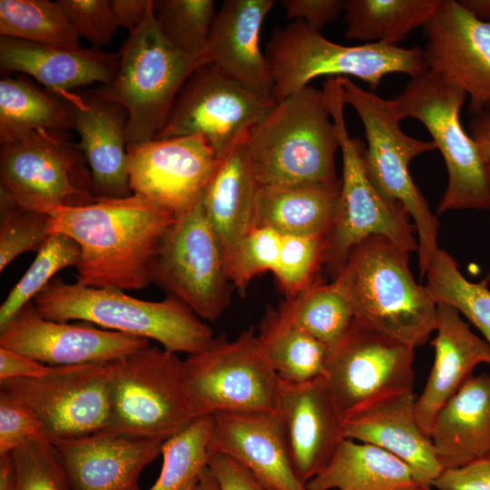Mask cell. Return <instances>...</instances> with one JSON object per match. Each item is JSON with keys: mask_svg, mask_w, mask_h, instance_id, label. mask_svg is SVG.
I'll use <instances>...</instances> for the list:
<instances>
[{"mask_svg": "<svg viewBox=\"0 0 490 490\" xmlns=\"http://www.w3.org/2000/svg\"><path fill=\"white\" fill-rule=\"evenodd\" d=\"M49 230L81 248L77 282L93 288L141 290L151 284L160 242L176 220L152 202L132 194L49 212Z\"/></svg>", "mask_w": 490, "mask_h": 490, "instance_id": "6da1fadb", "label": "cell"}, {"mask_svg": "<svg viewBox=\"0 0 490 490\" xmlns=\"http://www.w3.org/2000/svg\"><path fill=\"white\" fill-rule=\"evenodd\" d=\"M354 317L412 348L435 331L437 305L409 269V253L383 236H371L349 252L332 279Z\"/></svg>", "mask_w": 490, "mask_h": 490, "instance_id": "7a4b0ae2", "label": "cell"}, {"mask_svg": "<svg viewBox=\"0 0 490 490\" xmlns=\"http://www.w3.org/2000/svg\"><path fill=\"white\" fill-rule=\"evenodd\" d=\"M246 145L260 186L336 184L337 130L323 90L308 85L274 103Z\"/></svg>", "mask_w": 490, "mask_h": 490, "instance_id": "3957f363", "label": "cell"}, {"mask_svg": "<svg viewBox=\"0 0 490 490\" xmlns=\"http://www.w3.org/2000/svg\"><path fill=\"white\" fill-rule=\"evenodd\" d=\"M45 318L81 320L127 335L152 339L172 353L189 356L203 350L213 331L174 297L148 301L115 288H93L54 278L34 299Z\"/></svg>", "mask_w": 490, "mask_h": 490, "instance_id": "277c9868", "label": "cell"}, {"mask_svg": "<svg viewBox=\"0 0 490 490\" xmlns=\"http://www.w3.org/2000/svg\"><path fill=\"white\" fill-rule=\"evenodd\" d=\"M265 55L271 72L274 103L321 76L355 77L375 90L389 74H405L413 78L428 71L419 47L382 43L343 45L327 39L302 20L276 28Z\"/></svg>", "mask_w": 490, "mask_h": 490, "instance_id": "5b68a950", "label": "cell"}, {"mask_svg": "<svg viewBox=\"0 0 490 490\" xmlns=\"http://www.w3.org/2000/svg\"><path fill=\"white\" fill-rule=\"evenodd\" d=\"M118 54L116 76L94 91L126 110L127 144L154 139L187 79L211 62L183 54L165 38L153 13V0L145 18L129 33Z\"/></svg>", "mask_w": 490, "mask_h": 490, "instance_id": "8992f818", "label": "cell"}, {"mask_svg": "<svg viewBox=\"0 0 490 490\" xmlns=\"http://www.w3.org/2000/svg\"><path fill=\"white\" fill-rule=\"evenodd\" d=\"M322 90L342 155L338 204L324 247V264L333 279L351 250L371 236L386 237L408 253L417 250L418 243L414 237L416 227L406 208L385 198L367 176L365 145L348 134L338 77L326 78Z\"/></svg>", "mask_w": 490, "mask_h": 490, "instance_id": "52a82bcc", "label": "cell"}, {"mask_svg": "<svg viewBox=\"0 0 490 490\" xmlns=\"http://www.w3.org/2000/svg\"><path fill=\"white\" fill-rule=\"evenodd\" d=\"M345 103L358 113L364 126L368 147L363 152L364 167L374 187L387 200L401 203L414 220L418 234L421 276L436 257L438 222L426 200L409 174L410 162L436 149L433 141L406 134L400 128L390 99L356 84L350 78L338 77Z\"/></svg>", "mask_w": 490, "mask_h": 490, "instance_id": "ba28073f", "label": "cell"}, {"mask_svg": "<svg viewBox=\"0 0 490 490\" xmlns=\"http://www.w3.org/2000/svg\"><path fill=\"white\" fill-rule=\"evenodd\" d=\"M467 94L430 72L410 78L391 98L397 117L424 124L441 152L448 173L437 214L462 209H490V161L460 121Z\"/></svg>", "mask_w": 490, "mask_h": 490, "instance_id": "9c48e42d", "label": "cell"}, {"mask_svg": "<svg viewBox=\"0 0 490 490\" xmlns=\"http://www.w3.org/2000/svg\"><path fill=\"white\" fill-rule=\"evenodd\" d=\"M183 361L148 346L111 361L109 416L104 431L166 441L194 417L183 391Z\"/></svg>", "mask_w": 490, "mask_h": 490, "instance_id": "30bf717a", "label": "cell"}, {"mask_svg": "<svg viewBox=\"0 0 490 490\" xmlns=\"http://www.w3.org/2000/svg\"><path fill=\"white\" fill-rule=\"evenodd\" d=\"M183 391L194 418L220 412H276L279 378L252 327L214 337L183 361Z\"/></svg>", "mask_w": 490, "mask_h": 490, "instance_id": "8fae6325", "label": "cell"}, {"mask_svg": "<svg viewBox=\"0 0 490 490\" xmlns=\"http://www.w3.org/2000/svg\"><path fill=\"white\" fill-rule=\"evenodd\" d=\"M151 283L189 307L202 320L216 321L230 304L226 257L203 208L202 197L176 218L152 260Z\"/></svg>", "mask_w": 490, "mask_h": 490, "instance_id": "7c38bea8", "label": "cell"}, {"mask_svg": "<svg viewBox=\"0 0 490 490\" xmlns=\"http://www.w3.org/2000/svg\"><path fill=\"white\" fill-rule=\"evenodd\" d=\"M63 132L39 130L0 149V191L19 205L49 214L97 198L79 143Z\"/></svg>", "mask_w": 490, "mask_h": 490, "instance_id": "4fadbf2b", "label": "cell"}, {"mask_svg": "<svg viewBox=\"0 0 490 490\" xmlns=\"http://www.w3.org/2000/svg\"><path fill=\"white\" fill-rule=\"evenodd\" d=\"M111 361L52 367L40 377L0 381V392L35 417L50 441L105 429Z\"/></svg>", "mask_w": 490, "mask_h": 490, "instance_id": "5bb4252c", "label": "cell"}, {"mask_svg": "<svg viewBox=\"0 0 490 490\" xmlns=\"http://www.w3.org/2000/svg\"><path fill=\"white\" fill-rule=\"evenodd\" d=\"M414 349L354 317L328 352L324 377L342 416L385 397L413 390Z\"/></svg>", "mask_w": 490, "mask_h": 490, "instance_id": "9a60e30c", "label": "cell"}, {"mask_svg": "<svg viewBox=\"0 0 490 490\" xmlns=\"http://www.w3.org/2000/svg\"><path fill=\"white\" fill-rule=\"evenodd\" d=\"M273 104L208 62L187 79L154 139L199 135L220 158Z\"/></svg>", "mask_w": 490, "mask_h": 490, "instance_id": "2e32d148", "label": "cell"}, {"mask_svg": "<svg viewBox=\"0 0 490 490\" xmlns=\"http://www.w3.org/2000/svg\"><path fill=\"white\" fill-rule=\"evenodd\" d=\"M126 150L132 193L175 218L201 199L219 161L199 135L128 143Z\"/></svg>", "mask_w": 490, "mask_h": 490, "instance_id": "e0dca14e", "label": "cell"}, {"mask_svg": "<svg viewBox=\"0 0 490 490\" xmlns=\"http://www.w3.org/2000/svg\"><path fill=\"white\" fill-rule=\"evenodd\" d=\"M150 346V340L102 329L90 323L54 321L43 317L34 301L0 329V348L57 367L112 361Z\"/></svg>", "mask_w": 490, "mask_h": 490, "instance_id": "ac0fdd59", "label": "cell"}, {"mask_svg": "<svg viewBox=\"0 0 490 490\" xmlns=\"http://www.w3.org/2000/svg\"><path fill=\"white\" fill-rule=\"evenodd\" d=\"M423 35L428 72L465 91L470 113L490 103V24L475 18L457 1L441 0Z\"/></svg>", "mask_w": 490, "mask_h": 490, "instance_id": "d6986e66", "label": "cell"}, {"mask_svg": "<svg viewBox=\"0 0 490 490\" xmlns=\"http://www.w3.org/2000/svg\"><path fill=\"white\" fill-rule=\"evenodd\" d=\"M276 412L294 473L306 485L329 464L345 439L343 416L325 377L303 383L279 380Z\"/></svg>", "mask_w": 490, "mask_h": 490, "instance_id": "ffe728a7", "label": "cell"}, {"mask_svg": "<svg viewBox=\"0 0 490 490\" xmlns=\"http://www.w3.org/2000/svg\"><path fill=\"white\" fill-rule=\"evenodd\" d=\"M70 112L89 167L96 198L131 196L127 156V112L123 106L85 93H55Z\"/></svg>", "mask_w": 490, "mask_h": 490, "instance_id": "44dd1931", "label": "cell"}, {"mask_svg": "<svg viewBox=\"0 0 490 490\" xmlns=\"http://www.w3.org/2000/svg\"><path fill=\"white\" fill-rule=\"evenodd\" d=\"M212 420L209 455L231 457L268 490H307L292 468L277 412H220Z\"/></svg>", "mask_w": 490, "mask_h": 490, "instance_id": "7402d4cb", "label": "cell"}, {"mask_svg": "<svg viewBox=\"0 0 490 490\" xmlns=\"http://www.w3.org/2000/svg\"><path fill=\"white\" fill-rule=\"evenodd\" d=\"M52 442L74 490H142L139 477L164 443L104 430Z\"/></svg>", "mask_w": 490, "mask_h": 490, "instance_id": "603a6c76", "label": "cell"}, {"mask_svg": "<svg viewBox=\"0 0 490 490\" xmlns=\"http://www.w3.org/2000/svg\"><path fill=\"white\" fill-rule=\"evenodd\" d=\"M414 390L367 404L343 417L345 438L387 450L404 461L424 486L432 487L443 468L416 415Z\"/></svg>", "mask_w": 490, "mask_h": 490, "instance_id": "cb8c5ba5", "label": "cell"}, {"mask_svg": "<svg viewBox=\"0 0 490 490\" xmlns=\"http://www.w3.org/2000/svg\"><path fill=\"white\" fill-rule=\"evenodd\" d=\"M274 0H225L216 13L209 34L207 56L224 74L268 102L273 82L260 48L264 19Z\"/></svg>", "mask_w": 490, "mask_h": 490, "instance_id": "d4e9b609", "label": "cell"}, {"mask_svg": "<svg viewBox=\"0 0 490 490\" xmlns=\"http://www.w3.org/2000/svg\"><path fill=\"white\" fill-rule=\"evenodd\" d=\"M436 305L434 364L416 400L417 422L428 436L438 411L473 375L475 367L490 365L488 343L470 329L455 308L445 303Z\"/></svg>", "mask_w": 490, "mask_h": 490, "instance_id": "484cf974", "label": "cell"}, {"mask_svg": "<svg viewBox=\"0 0 490 490\" xmlns=\"http://www.w3.org/2000/svg\"><path fill=\"white\" fill-rule=\"evenodd\" d=\"M119 64V54L93 46L44 45L0 37L2 72L29 75L54 93L93 83L107 85L116 76Z\"/></svg>", "mask_w": 490, "mask_h": 490, "instance_id": "4316f807", "label": "cell"}, {"mask_svg": "<svg viewBox=\"0 0 490 490\" xmlns=\"http://www.w3.org/2000/svg\"><path fill=\"white\" fill-rule=\"evenodd\" d=\"M430 438L444 470L490 456V375H472L438 411Z\"/></svg>", "mask_w": 490, "mask_h": 490, "instance_id": "83f0119b", "label": "cell"}, {"mask_svg": "<svg viewBox=\"0 0 490 490\" xmlns=\"http://www.w3.org/2000/svg\"><path fill=\"white\" fill-rule=\"evenodd\" d=\"M248 132L219 158L202 194L206 216L225 257L254 227L256 200L260 185L246 145Z\"/></svg>", "mask_w": 490, "mask_h": 490, "instance_id": "f1b7e54d", "label": "cell"}, {"mask_svg": "<svg viewBox=\"0 0 490 490\" xmlns=\"http://www.w3.org/2000/svg\"><path fill=\"white\" fill-rule=\"evenodd\" d=\"M340 191L336 184L260 186L254 227L281 235L326 237L334 222Z\"/></svg>", "mask_w": 490, "mask_h": 490, "instance_id": "f546056e", "label": "cell"}, {"mask_svg": "<svg viewBox=\"0 0 490 490\" xmlns=\"http://www.w3.org/2000/svg\"><path fill=\"white\" fill-rule=\"evenodd\" d=\"M307 490H422L412 469L377 446L345 438Z\"/></svg>", "mask_w": 490, "mask_h": 490, "instance_id": "4dcf8cb0", "label": "cell"}, {"mask_svg": "<svg viewBox=\"0 0 490 490\" xmlns=\"http://www.w3.org/2000/svg\"><path fill=\"white\" fill-rule=\"evenodd\" d=\"M74 130L67 107L55 93L20 74L0 80V144L15 142L34 132Z\"/></svg>", "mask_w": 490, "mask_h": 490, "instance_id": "1f68e13d", "label": "cell"}, {"mask_svg": "<svg viewBox=\"0 0 490 490\" xmlns=\"http://www.w3.org/2000/svg\"><path fill=\"white\" fill-rule=\"evenodd\" d=\"M257 336L279 380L303 383L325 377L326 347L278 309L267 310Z\"/></svg>", "mask_w": 490, "mask_h": 490, "instance_id": "d6a6232c", "label": "cell"}, {"mask_svg": "<svg viewBox=\"0 0 490 490\" xmlns=\"http://www.w3.org/2000/svg\"><path fill=\"white\" fill-rule=\"evenodd\" d=\"M441 0H347L345 36L364 44H395L423 27Z\"/></svg>", "mask_w": 490, "mask_h": 490, "instance_id": "836d02e7", "label": "cell"}, {"mask_svg": "<svg viewBox=\"0 0 490 490\" xmlns=\"http://www.w3.org/2000/svg\"><path fill=\"white\" fill-rule=\"evenodd\" d=\"M278 310L322 343L328 354L344 337L354 318L349 303L333 282L318 280L287 298Z\"/></svg>", "mask_w": 490, "mask_h": 490, "instance_id": "e575fe53", "label": "cell"}, {"mask_svg": "<svg viewBox=\"0 0 490 490\" xmlns=\"http://www.w3.org/2000/svg\"><path fill=\"white\" fill-rule=\"evenodd\" d=\"M0 35L36 44L81 47L75 27L57 1L1 0Z\"/></svg>", "mask_w": 490, "mask_h": 490, "instance_id": "d590c367", "label": "cell"}, {"mask_svg": "<svg viewBox=\"0 0 490 490\" xmlns=\"http://www.w3.org/2000/svg\"><path fill=\"white\" fill-rule=\"evenodd\" d=\"M431 297L437 303L452 306L474 324L490 346V290L487 279L471 282L459 270L458 264L439 249L426 272Z\"/></svg>", "mask_w": 490, "mask_h": 490, "instance_id": "8d00e7d4", "label": "cell"}, {"mask_svg": "<svg viewBox=\"0 0 490 490\" xmlns=\"http://www.w3.org/2000/svg\"><path fill=\"white\" fill-rule=\"evenodd\" d=\"M212 424V416L196 417L164 441L162 469L149 490H193L207 466Z\"/></svg>", "mask_w": 490, "mask_h": 490, "instance_id": "74e56055", "label": "cell"}, {"mask_svg": "<svg viewBox=\"0 0 490 490\" xmlns=\"http://www.w3.org/2000/svg\"><path fill=\"white\" fill-rule=\"evenodd\" d=\"M81 248L71 237L52 233L37 252L23 277L8 293L0 307V329L27 303L33 301L54 276L67 267H76Z\"/></svg>", "mask_w": 490, "mask_h": 490, "instance_id": "f35d334b", "label": "cell"}, {"mask_svg": "<svg viewBox=\"0 0 490 490\" xmlns=\"http://www.w3.org/2000/svg\"><path fill=\"white\" fill-rule=\"evenodd\" d=\"M153 13L175 48L191 57L208 58L209 34L217 13L212 0H153Z\"/></svg>", "mask_w": 490, "mask_h": 490, "instance_id": "ab89813d", "label": "cell"}, {"mask_svg": "<svg viewBox=\"0 0 490 490\" xmlns=\"http://www.w3.org/2000/svg\"><path fill=\"white\" fill-rule=\"evenodd\" d=\"M49 215L24 208L0 191V271L16 257L36 253L50 236Z\"/></svg>", "mask_w": 490, "mask_h": 490, "instance_id": "60d3db41", "label": "cell"}, {"mask_svg": "<svg viewBox=\"0 0 490 490\" xmlns=\"http://www.w3.org/2000/svg\"><path fill=\"white\" fill-rule=\"evenodd\" d=\"M17 490H74L54 443L45 437L28 440L11 452Z\"/></svg>", "mask_w": 490, "mask_h": 490, "instance_id": "b9f144b4", "label": "cell"}, {"mask_svg": "<svg viewBox=\"0 0 490 490\" xmlns=\"http://www.w3.org/2000/svg\"><path fill=\"white\" fill-rule=\"evenodd\" d=\"M325 237L282 235L272 273L279 287L292 297L317 281L324 264Z\"/></svg>", "mask_w": 490, "mask_h": 490, "instance_id": "7bdbcfd3", "label": "cell"}, {"mask_svg": "<svg viewBox=\"0 0 490 490\" xmlns=\"http://www.w3.org/2000/svg\"><path fill=\"white\" fill-rule=\"evenodd\" d=\"M282 235L266 227H253L226 257L230 282L244 292L250 280L272 270L277 262Z\"/></svg>", "mask_w": 490, "mask_h": 490, "instance_id": "ee69618b", "label": "cell"}, {"mask_svg": "<svg viewBox=\"0 0 490 490\" xmlns=\"http://www.w3.org/2000/svg\"><path fill=\"white\" fill-rule=\"evenodd\" d=\"M80 37L93 47L100 48L111 42L119 28L110 0H57Z\"/></svg>", "mask_w": 490, "mask_h": 490, "instance_id": "f6af8a7d", "label": "cell"}, {"mask_svg": "<svg viewBox=\"0 0 490 490\" xmlns=\"http://www.w3.org/2000/svg\"><path fill=\"white\" fill-rule=\"evenodd\" d=\"M38 437H44L42 424L0 392V456Z\"/></svg>", "mask_w": 490, "mask_h": 490, "instance_id": "bcb514c9", "label": "cell"}, {"mask_svg": "<svg viewBox=\"0 0 490 490\" xmlns=\"http://www.w3.org/2000/svg\"><path fill=\"white\" fill-rule=\"evenodd\" d=\"M281 5L288 19L302 20L318 31L345 10L343 0H282Z\"/></svg>", "mask_w": 490, "mask_h": 490, "instance_id": "7dc6e473", "label": "cell"}, {"mask_svg": "<svg viewBox=\"0 0 490 490\" xmlns=\"http://www.w3.org/2000/svg\"><path fill=\"white\" fill-rule=\"evenodd\" d=\"M436 490H490V456L444 470L433 482Z\"/></svg>", "mask_w": 490, "mask_h": 490, "instance_id": "c3c4849f", "label": "cell"}, {"mask_svg": "<svg viewBox=\"0 0 490 490\" xmlns=\"http://www.w3.org/2000/svg\"><path fill=\"white\" fill-rule=\"evenodd\" d=\"M207 466L220 490H268L248 469L223 454L209 455Z\"/></svg>", "mask_w": 490, "mask_h": 490, "instance_id": "681fc988", "label": "cell"}, {"mask_svg": "<svg viewBox=\"0 0 490 490\" xmlns=\"http://www.w3.org/2000/svg\"><path fill=\"white\" fill-rule=\"evenodd\" d=\"M52 367L15 351L0 348V381L13 378L40 377Z\"/></svg>", "mask_w": 490, "mask_h": 490, "instance_id": "f907efd6", "label": "cell"}, {"mask_svg": "<svg viewBox=\"0 0 490 490\" xmlns=\"http://www.w3.org/2000/svg\"><path fill=\"white\" fill-rule=\"evenodd\" d=\"M152 0H110L114 19L120 27L133 31L145 18Z\"/></svg>", "mask_w": 490, "mask_h": 490, "instance_id": "816d5d0a", "label": "cell"}, {"mask_svg": "<svg viewBox=\"0 0 490 490\" xmlns=\"http://www.w3.org/2000/svg\"><path fill=\"white\" fill-rule=\"evenodd\" d=\"M470 114L468 133L485 157L490 161V103Z\"/></svg>", "mask_w": 490, "mask_h": 490, "instance_id": "f5cc1de1", "label": "cell"}, {"mask_svg": "<svg viewBox=\"0 0 490 490\" xmlns=\"http://www.w3.org/2000/svg\"><path fill=\"white\" fill-rule=\"evenodd\" d=\"M0 490H17L15 463L11 453L0 456Z\"/></svg>", "mask_w": 490, "mask_h": 490, "instance_id": "db71d44e", "label": "cell"}, {"mask_svg": "<svg viewBox=\"0 0 490 490\" xmlns=\"http://www.w3.org/2000/svg\"><path fill=\"white\" fill-rule=\"evenodd\" d=\"M457 2L475 18L490 24V0H458Z\"/></svg>", "mask_w": 490, "mask_h": 490, "instance_id": "11a10c76", "label": "cell"}, {"mask_svg": "<svg viewBox=\"0 0 490 490\" xmlns=\"http://www.w3.org/2000/svg\"><path fill=\"white\" fill-rule=\"evenodd\" d=\"M193 490H220L218 482L208 466L200 474Z\"/></svg>", "mask_w": 490, "mask_h": 490, "instance_id": "9f6ffc18", "label": "cell"}, {"mask_svg": "<svg viewBox=\"0 0 490 490\" xmlns=\"http://www.w3.org/2000/svg\"><path fill=\"white\" fill-rule=\"evenodd\" d=\"M422 490H433L432 487H425Z\"/></svg>", "mask_w": 490, "mask_h": 490, "instance_id": "6f0895ef", "label": "cell"}, {"mask_svg": "<svg viewBox=\"0 0 490 490\" xmlns=\"http://www.w3.org/2000/svg\"><path fill=\"white\" fill-rule=\"evenodd\" d=\"M187 490H192V489H187Z\"/></svg>", "mask_w": 490, "mask_h": 490, "instance_id": "680465c9", "label": "cell"}]
</instances>
